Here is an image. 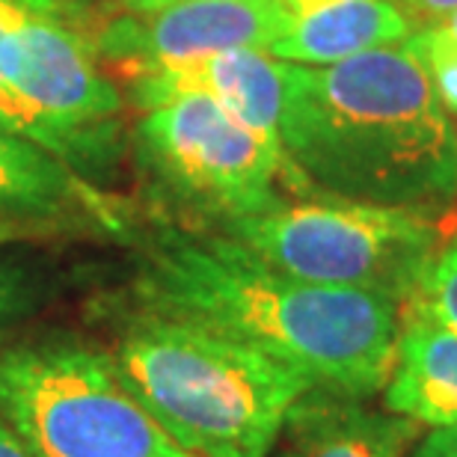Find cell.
Segmentation results:
<instances>
[{
    "mask_svg": "<svg viewBox=\"0 0 457 457\" xmlns=\"http://www.w3.org/2000/svg\"><path fill=\"white\" fill-rule=\"evenodd\" d=\"M134 291L140 309L250 345L324 389L371 398L389 380L401 303L297 279L223 232L152 228L140 244Z\"/></svg>",
    "mask_w": 457,
    "mask_h": 457,
    "instance_id": "obj_1",
    "label": "cell"
},
{
    "mask_svg": "<svg viewBox=\"0 0 457 457\" xmlns=\"http://www.w3.org/2000/svg\"><path fill=\"white\" fill-rule=\"evenodd\" d=\"M279 145L291 194L431 212L457 194V137L410 45L333 66L286 62Z\"/></svg>",
    "mask_w": 457,
    "mask_h": 457,
    "instance_id": "obj_2",
    "label": "cell"
},
{
    "mask_svg": "<svg viewBox=\"0 0 457 457\" xmlns=\"http://www.w3.org/2000/svg\"><path fill=\"white\" fill-rule=\"evenodd\" d=\"M143 410L196 457H270L318 383L288 362L181 318L140 309L111 351Z\"/></svg>",
    "mask_w": 457,
    "mask_h": 457,
    "instance_id": "obj_3",
    "label": "cell"
},
{
    "mask_svg": "<svg viewBox=\"0 0 457 457\" xmlns=\"http://www.w3.org/2000/svg\"><path fill=\"white\" fill-rule=\"evenodd\" d=\"M220 232L297 279L369 291L401 306L443 246L431 212L327 194L286 196L268 212L223 223Z\"/></svg>",
    "mask_w": 457,
    "mask_h": 457,
    "instance_id": "obj_4",
    "label": "cell"
},
{
    "mask_svg": "<svg viewBox=\"0 0 457 457\" xmlns=\"http://www.w3.org/2000/svg\"><path fill=\"white\" fill-rule=\"evenodd\" d=\"M0 419L33 457H196L128 392L111 351L69 336L0 351Z\"/></svg>",
    "mask_w": 457,
    "mask_h": 457,
    "instance_id": "obj_5",
    "label": "cell"
},
{
    "mask_svg": "<svg viewBox=\"0 0 457 457\" xmlns=\"http://www.w3.org/2000/svg\"><path fill=\"white\" fill-rule=\"evenodd\" d=\"M0 71L39 149L84 179L119 154L125 96L102 69L80 6L0 0Z\"/></svg>",
    "mask_w": 457,
    "mask_h": 457,
    "instance_id": "obj_6",
    "label": "cell"
},
{
    "mask_svg": "<svg viewBox=\"0 0 457 457\" xmlns=\"http://www.w3.org/2000/svg\"><path fill=\"white\" fill-rule=\"evenodd\" d=\"M134 149L161 194L220 226L268 212L291 194L282 145L203 96L143 111Z\"/></svg>",
    "mask_w": 457,
    "mask_h": 457,
    "instance_id": "obj_7",
    "label": "cell"
},
{
    "mask_svg": "<svg viewBox=\"0 0 457 457\" xmlns=\"http://www.w3.org/2000/svg\"><path fill=\"white\" fill-rule=\"evenodd\" d=\"M286 24L282 0H179L152 12L107 18L93 30V48L125 78L217 51H268Z\"/></svg>",
    "mask_w": 457,
    "mask_h": 457,
    "instance_id": "obj_8",
    "label": "cell"
},
{
    "mask_svg": "<svg viewBox=\"0 0 457 457\" xmlns=\"http://www.w3.org/2000/svg\"><path fill=\"white\" fill-rule=\"evenodd\" d=\"M125 102L134 111H152L185 96H203L223 104L244 125L279 143V116L286 102V62L268 51L235 48L205 57L170 62L125 75Z\"/></svg>",
    "mask_w": 457,
    "mask_h": 457,
    "instance_id": "obj_9",
    "label": "cell"
},
{
    "mask_svg": "<svg viewBox=\"0 0 457 457\" xmlns=\"http://www.w3.org/2000/svg\"><path fill=\"white\" fill-rule=\"evenodd\" d=\"M0 223L27 235L78 223L122 232L125 214L84 176L0 122Z\"/></svg>",
    "mask_w": 457,
    "mask_h": 457,
    "instance_id": "obj_10",
    "label": "cell"
},
{
    "mask_svg": "<svg viewBox=\"0 0 457 457\" xmlns=\"http://www.w3.org/2000/svg\"><path fill=\"white\" fill-rule=\"evenodd\" d=\"M416 428L369 398L315 386L291 407L270 457H407Z\"/></svg>",
    "mask_w": 457,
    "mask_h": 457,
    "instance_id": "obj_11",
    "label": "cell"
},
{
    "mask_svg": "<svg viewBox=\"0 0 457 457\" xmlns=\"http://www.w3.org/2000/svg\"><path fill=\"white\" fill-rule=\"evenodd\" d=\"M288 24L268 48L297 66H333L347 57L404 45L416 21L392 0H291Z\"/></svg>",
    "mask_w": 457,
    "mask_h": 457,
    "instance_id": "obj_12",
    "label": "cell"
},
{
    "mask_svg": "<svg viewBox=\"0 0 457 457\" xmlns=\"http://www.w3.org/2000/svg\"><path fill=\"white\" fill-rule=\"evenodd\" d=\"M383 410L431 431L457 425V333L416 300L401 306Z\"/></svg>",
    "mask_w": 457,
    "mask_h": 457,
    "instance_id": "obj_13",
    "label": "cell"
},
{
    "mask_svg": "<svg viewBox=\"0 0 457 457\" xmlns=\"http://www.w3.org/2000/svg\"><path fill=\"white\" fill-rule=\"evenodd\" d=\"M407 45L416 54V60L422 62L445 113L457 116V33L445 24H431L422 33L410 36Z\"/></svg>",
    "mask_w": 457,
    "mask_h": 457,
    "instance_id": "obj_14",
    "label": "cell"
},
{
    "mask_svg": "<svg viewBox=\"0 0 457 457\" xmlns=\"http://www.w3.org/2000/svg\"><path fill=\"white\" fill-rule=\"evenodd\" d=\"M410 300L422 303L436 321L457 333V228L436 250L422 286Z\"/></svg>",
    "mask_w": 457,
    "mask_h": 457,
    "instance_id": "obj_15",
    "label": "cell"
},
{
    "mask_svg": "<svg viewBox=\"0 0 457 457\" xmlns=\"http://www.w3.org/2000/svg\"><path fill=\"white\" fill-rule=\"evenodd\" d=\"M39 282L33 270L18 259H4L0 255V336L12 327L18 318L30 312Z\"/></svg>",
    "mask_w": 457,
    "mask_h": 457,
    "instance_id": "obj_16",
    "label": "cell"
},
{
    "mask_svg": "<svg viewBox=\"0 0 457 457\" xmlns=\"http://www.w3.org/2000/svg\"><path fill=\"white\" fill-rule=\"evenodd\" d=\"M410 457H457V425L434 428L410 449Z\"/></svg>",
    "mask_w": 457,
    "mask_h": 457,
    "instance_id": "obj_17",
    "label": "cell"
},
{
    "mask_svg": "<svg viewBox=\"0 0 457 457\" xmlns=\"http://www.w3.org/2000/svg\"><path fill=\"white\" fill-rule=\"evenodd\" d=\"M0 122L6 128H12L15 134H21L24 140H30V125H27V113L21 102L15 98V93L9 89L4 71H0Z\"/></svg>",
    "mask_w": 457,
    "mask_h": 457,
    "instance_id": "obj_18",
    "label": "cell"
},
{
    "mask_svg": "<svg viewBox=\"0 0 457 457\" xmlns=\"http://www.w3.org/2000/svg\"><path fill=\"white\" fill-rule=\"evenodd\" d=\"M392 4H398L413 21H428V24L443 21L445 15H452L457 9V0H392Z\"/></svg>",
    "mask_w": 457,
    "mask_h": 457,
    "instance_id": "obj_19",
    "label": "cell"
},
{
    "mask_svg": "<svg viewBox=\"0 0 457 457\" xmlns=\"http://www.w3.org/2000/svg\"><path fill=\"white\" fill-rule=\"evenodd\" d=\"M0 457H33L4 419H0Z\"/></svg>",
    "mask_w": 457,
    "mask_h": 457,
    "instance_id": "obj_20",
    "label": "cell"
},
{
    "mask_svg": "<svg viewBox=\"0 0 457 457\" xmlns=\"http://www.w3.org/2000/svg\"><path fill=\"white\" fill-rule=\"evenodd\" d=\"M179 4V0H119V9L122 12H152V9Z\"/></svg>",
    "mask_w": 457,
    "mask_h": 457,
    "instance_id": "obj_21",
    "label": "cell"
},
{
    "mask_svg": "<svg viewBox=\"0 0 457 457\" xmlns=\"http://www.w3.org/2000/svg\"><path fill=\"white\" fill-rule=\"evenodd\" d=\"M27 232L18 226H9V223H0V246L9 244V241H18V237H24Z\"/></svg>",
    "mask_w": 457,
    "mask_h": 457,
    "instance_id": "obj_22",
    "label": "cell"
},
{
    "mask_svg": "<svg viewBox=\"0 0 457 457\" xmlns=\"http://www.w3.org/2000/svg\"><path fill=\"white\" fill-rule=\"evenodd\" d=\"M436 24H445V27H449V30H454V33H457V9H454L452 15H445L443 21H436Z\"/></svg>",
    "mask_w": 457,
    "mask_h": 457,
    "instance_id": "obj_23",
    "label": "cell"
},
{
    "mask_svg": "<svg viewBox=\"0 0 457 457\" xmlns=\"http://www.w3.org/2000/svg\"><path fill=\"white\" fill-rule=\"evenodd\" d=\"M66 4H71V6H84V4H93V0H66Z\"/></svg>",
    "mask_w": 457,
    "mask_h": 457,
    "instance_id": "obj_24",
    "label": "cell"
},
{
    "mask_svg": "<svg viewBox=\"0 0 457 457\" xmlns=\"http://www.w3.org/2000/svg\"><path fill=\"white\" fill-rule=\"evenodd\" d=\"M282 4H291V0H282Z\"/></svg>",
    "mask_w": 457,
    "mask_h": 457,
    "instance_id": "obj_25",
    "label": "cell"
}]
</instances>
